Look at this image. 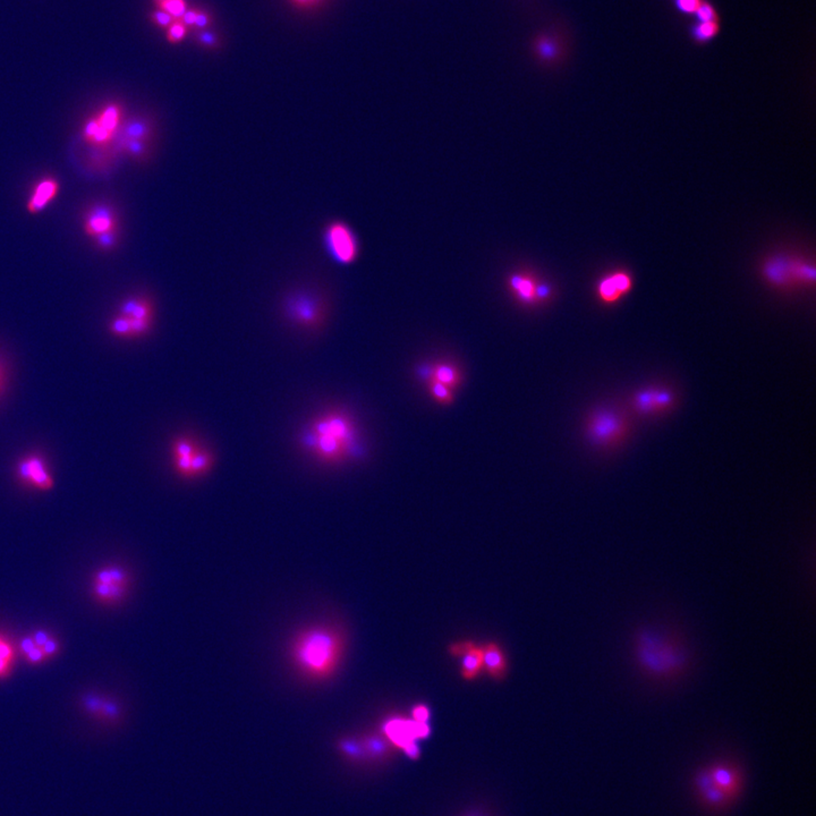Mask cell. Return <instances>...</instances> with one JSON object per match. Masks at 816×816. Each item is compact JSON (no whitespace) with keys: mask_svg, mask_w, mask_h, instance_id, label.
Returning a JSON list of instances; mask_svg holds the SVG:
<instances>
[{"mask_svg":"<svg viewBox=\"0 0 816 816\" xmlns=\"http://www.w3.org/2000/svg\"><path fill=\"white\" fill-rule=\"evenodd\" d=\"M632 657L636 669L648 680L666 684L684 677L692 653L679 635L662 626L639 627L633 636Z\"/></svg>","mask_w":816,"mask_h":816,"instance_id":"obj_1","label":"cell"},{"mask_svg":"<svg viewBox=\"0 0 816 816\" xmlns=\"http://www.w3.org/2000/svg\"><path fill=\"white\" fill-rule=\"evenodd\" d=\"M301 447L325 465H339L362 455L353 418L339 409L325 411L311 421L302 433Z\"/></svg>","mask_w":816,"mask_h":816,"instance_id":"obj_2","label":"cell"},{"mask_svg":"<svg viewBox=\"0 0 816 816\" xmlns=\"http://www.w3.org/2000/svg\"><path fill=\"white\" fill-rule=\"evenodd\" d=\"M344 650L341 636L327 627L309 629L295 639L293 660L311 678H328L337 669Z\"/></svg>","mask_w":816,"mask_h":816,"instance_id":"obj_3","label":"cell"},{"mask_svg":"<svg viewBox=\"0 0 816 816\" xmlns=\"http://www.w3.org/2000/svg\"><path fill=\"white\" fill-rule=\"evenodd\" d=\"M154 300L145 295H132L120 303L116 316L108 325L111 335L120 339H138L145 337L154 328Z\"/></svg>","mask_w":816,"mask_h":816,"instance_id":"obj_4","label":"cell"},{"mask_svg":"<svg viewBox=\"0 0 816 816\" xmlns=\"http://www.w3.org/2000/svg\"><path fill=\"white\" fill-rule=\"evenodd\" d=\"M327 301L314 289L294 291L285 298L283 312L286 319L307 330H316L327 318Z\"/></svg>","mask_w":816,"mask_h":816,"instance_id":"obj_5","label":"cell"},{"mask_svg":"<svg viewBox=\"0 0 816 816\" xmlns=\"http://www.w3.org/2000/svg\"><path fill=\"white\" fill-rule=\"evenodd\" d=\"M125 120L123 106L120 102H109L84 124V141L100 147V150H109Z\"/></svg>","mask_w":816,"mask_h":816,"instance_id":"obj_6","label":"cell"},{"mask_svg":"<svg viewBox=\"0 0 816 816\" xmlns=\"http://www.w3.org/2000/svg\"><path fill=\"white\" fill-rule=\"evenodd\" d=\"M131 576L120 565H107L99 568L92 576L91 594L95 601L104 605H117L129 593Z\"/></svg>","mask_w":816,"mask_h":816,"instance_id":"obj_7","label":"cell"},{"mask_svg":"<svg viewBox=\"0 0 816 816\" xmlns=\"http://www.w3.org/2000/svg\"><path fill=\"white\" fill-rule=\"evenodd\" d=\"M763 276L776 287H789L794 284L813 285L816 270L814 266L801 260L774 256L764 263Z\"/></svg>","mask_w":816,"mask_h":816,"instance_id":"obj_8","label":"cell"},{"mask_svg":"<svg viewBox=\"0 0 816 816\" xmlns=\"http://www.w3.org/2000/svg\"><path fill=\"white\" fill-rule=\"evenodd\" d=\"M15 474L22 484L38 491H51L55 487L46 459L35 452L25 455L16 463Z\"/></svg>","mask_w":816,"mask_h":816,"instance_id":"obj_9","label":"cell"},{"mask_svg":"<svg viewBox=\"0 0 816 816\" xmlns=\"http://www.w3.org/2000/svg\"><path fill=\"white\" fill-rule=\"evenodd\" d=\"M325 244L338 263L350 264L359 256V243L346 224L334 221L325 228Z\"/></svg>","mask_w":816,"mask_h":816,"instance_id":"obj_10","label":"cell"},{"mask_svg":"<svg viewBox=\"0 0 816 816\" xmlns=\"http://www.w3.org/2000/svg\"><path fill=\"white\" fill-rule=\"evenodd\" d=\"M626 431V422L612 409L594 413L587 423V436L596 445L607 446L618 441Z\"/></svg>","mask_w":816,"mask_h":816,"instance_id":"obj_11","label":"cell"},{"mask_svg":"<svg viewBox=\"0 0 816 816\" xmlns=\"http://www.w3.org/2000/svg\"><path fill=\"white\" fill-rule=\"evenodd\" d=\"M510 293L524 305H537L548 301L553 295V288L548 284L541 283L528 273L517 272L509 277Z\"/></svg>","mask_w":816,"mask_h":816,"instance_id":"obj_12","label":"cell"},{"mask_svg":"<svg viewBox=\"0 0 816 816\" xmlns=\"http://www.w3.org/2000/svg\"><path fill=\"white\" fill-rule=\"evenodd\" d=\"M158 134L157 120L149 115H138V116L126 118L120 132L115 138L113 147L116 149L118 145L129 140H145V141L156 142Z\"/></svg>","mask_w":816,"mask_h":816,"instance_id":"obj_13","label":"cell"},{"mask_svg":"<svg viewBox=\"0 0 816 816\" xmlns=\"http://www.w3.org/2000/svg\"><path fill=\"white\" fill-rule=\"evenodd\" d=\"M711 783L731 801L742 789V774L731 762H715L705 767Z\"/></svg>","mask_w":816,"mask_h":816,"instance_id":"obj_14","label":"cell"},{"mask_svg":"<svg viewBox=\"0 0 816 816\" xmlns=\"http://www.w3.org/2000/svg\"><path fill=\"white\" fill-rule=\"evenodd\" d=\"M120 228L118 213L109 204H97L90 208L84 215L83 229L88 236L95 240L102 234Z\"/></svg>","mask_w":816,"mask_h":816,"instance_id":"obj_15","label":"cell"},{"mask_svg":"<svg viewBox=\"0 0 816 816\" xmlns=\"http://www.w3.org/2000/svg\"><path fill=\"white\" fill-rule=\"evenodd\" d=\"M199 446V442L190 434H181L172 440L170 445L172 470L181 479L190 478V464Z\"/></svg>","mask_w":816,"mask_h":816,"instance_id":"obj_16","label":"cell"},{"mask_svg":"<svg viewBox=\"0 0 816 816\" xmlns=\"http://www.w3.org/2000/svg\"><path fill=\"white\" fill-rule=\"evenodd\" d=\"M633 288V278L627 271L607 273L596 284V295L605 304H614L628 294Z\"/></svg>","mask_w":816,"mask_h":816,"instance_id":"obj_17","label":"cell"},{"mask_svg":"<svg viewBox=\"0 0 816 816\" xmlns=\"http://www.w3.org/2000/svg\"><path fill=\"white\" fill-rule=\"evenodd\" d=\"M449 653L461 658V674L465 680H474L483 669L482 646L471 641L457 642L449 646Z\"/></svg>","mask_w":816,"mask_h":816,"instance_id":"obj_18","label":"cell"},{"mask_svg":"<svg viewBox=\"0 0 816 816\" xmlns=\"http://www.w3.org/2000/svg\"><path fill=\"white\" fill-rule=\"evenodd\" d=\"M564 42L555 32H541L534 38L532 50L537 60L546 65L560 62L564 56Z\"/></svg>","mask_w":816,"mask_h":816,"instance_id":"obj_19","label":"cell"},{"mask_svg":"<svg viewBox=\"0 0 816 816\" xmlns=\"http://www.w3.org/2000/svg\"><path fill=\"white\" fill-rule=\"evenodd\" d=\"M59 190L60 184L57 178L47 176L39 179L37 184L34 185L26 202V210L28 213L38 215L42 212L57 197Z\"/></svg>","mask_w":816,"mask_h":816,"instance_id":"obj_20","label":"cell"},{"mask_svg":"<svg viewBox=\"0 0 816 816\" xmlns=\"http://www.w3.org/2000/svg\"><path fill=\"white\" fill-rule=\"evenodd\" d=\"M672 402L674 395L671 391L658 388L641 390L636 393L634 398L636 411H639L642 414H652L664 411L667 408L671 407Z\"/></svg>","mask_w":816,"mask_h":816,"instance_id":"obj_21","label":"cell"},{"mask_svg":"<svg viewBox=\"0 0 816 816\" xmlns=\"http://www.w3.org/2000/svg\"><path fill=\"white\" fill-rule=\"evenodd\" d=\"M424 380L436 381L451 390L462 384V373L457 366L451 363H436L433 366H425L418 370Z\"/></svg>","mask_w":816,"mask_h":816,"instance_id":"obj_22","label":"cell"},{"mask_svg":"<svg viewBox=\"0 0 816 816\" xmlns=\"http://www.w3.org/2000/svg\"><path fill=\"white\" fill-rule=\"evenodd\" d=\"M695 788H696L701 801L708 805V807L724 808L731 801L718 788H715V785L710 780L709 776L706 774L705 769H702L697 772L696 776H695Z\"/></svg>","mask_w":816,"mask_h":816,"instance_id":"obj_23","label":"cell"},{"mask_svg":"<svg viewBox=\"0 0 816 816\" xmlns=\"http://www.w3.org/2000/svg\"><path fill=\"white\" fill-rule=\"evenodd\" d=\"M483 669L496 680H500L507 674V659L499 645L493 642L482 646Z\"/></svg>","mask_w":816,"mask_h":816,"instance_id":"obj_24","label":"cell"},{"mask_svg":"<svg viewBox=\"0 0 816 816\" xmlns=\"http://www.w3.org/2000/svg\"><path fill=\"white\" fill-rule=\"evenodd\" d=\"M83 708L90 715L100 717V718L113 719L120 715V709L116 703L109 700L108 697L95 694H88L83 696Z\"/></svg>","mask_w":816,"mask_h":816,"instance_id":"obj_25","label":"cell"},{"mask_svg":"<svg viewBox=\"0 0 816 816\" xmlns=\"http://www.w3.org/2000/svg\"><path fill=\"white\" fill-rule=\"evenodd\" d=\"M156 142L145 141V140H129L124 142L115 149L118 154H124L131 159L138 163H145L150 161L154 157Z\"/></svg>","mask_w":816,"mask_h":816,"instance_id":"obj_26","label":"cell"},{"mask_svg":"<svg viewBox=\"0 0 816 816\" xmlns=\"http://www.w3.org/2000/svg\"><path fill=\"white\" fill-rule=\"evenodd\" d=\"M363 749L368 758L384 760L393 753V744L386 736L370 735L362 740Z\"/></svg>","mask_w":816,"mask_h":816,"instance_id":"obj_27","label":"cell"},{"mask_svg":"<svg viewBox=\"0 0 816 816\" xmlns=\"http://www.w3.org/2000/svg\"><path fill=\"white\" fill-rule=\"evenodd\" d=\"M181 21L190 28V32L203 31L211 28L213 24V16L211 13L201 7H190L181 16Z\"/></svg>","mask_w":816,"mask_h":816,"instance_id":"obj_28","label":"cell"},{"mask_svg":"<svg viewBox=\"0 0 816 816\" xmlns=\"http://www.w3.org/2000/svg\"><path fill=\"white\" fill-rule=\"evenodd\" d=\"M213 464H215V456L212 454V451L209 448H206V446H199L197 454L194 456L193 461L190 464L188 480L199 479V478L206 475L211 471Z\"/></svg>","mask_w":816,"mask_h":816,"instance_id":"obj_29","label":"cell"},{"mask_svg":"<svg viewBox=\"0 0 816 816\" xmlns=\"http://www.w3.org/2000/svg\"><path fill=\"white\" fill-rule=\"evenodd\" d=\"M720 32V22L696 21L692 25L691 37L697 44H706Z\"/></svg>","mask_w":816,"mask_h":816,"instance_id":"obj_30","label":"cell"},{"mask_svg":"<svg viewBox=\"0 0 816 816\" xmlns=\"http://www.w3.org/2000/svg\"><path fill=\"white\" fill-rule=\"evenodd\" d=\"M15 646L6 636L0 634V679H5L10 675L15 662Z\"/></svg>","mask_w":816,"mask_h":816,"instance_id":"obj_31","label":"cell"},{"mask_svg":"<svg viewBox=\"0 0 816 816\" xmlns=\"http://www.w3.org/2000/svg\"><path fill=\"white\" fill-rule=\"evenodd\" d=\"M30 636H31L34 644L41 648L47 660L51 659L58 653L59 648H60L58 639H56L55 636L51 635L50 633L40 629V630L32 633Z\"/></svg>","mask_w":816,"mask_h":816,"instance_id":"obj_32","label":"cell"},{"mask_svg":"<svg viewBox=\"0 0 816 816\" xmlns=\"http://www.w3.org/2000/svg\"><path fill=\"white\" fill-rule=\"evenodd\" d=\"M19 654L24 658L25 661L31 664H41V663L46 662L48 660L44 657L42 651L40 648H38L37 645L34 644L32 641L31 636L28 635L24 639L19 642Z\"/></svg>","mask_w":816,"mask_h":816,"instance_id":"obj_33","label":"cell"},{"mask_svg":"<svg viewBox=\"0 0 816 816\" xmlns=\"http://www.w3.org/2000/svg\"><path fill=\"white\" fill-rule=\"evenodd\" d=\"M165 31H166L167 42L170 43L172 46H176L186 39L190 33V28L181 19H177L172 22Z\"/></svg>","mask_w":816,"mask_h":816,"instance_id":"obj_34","label":"cell"},{"mask_svg":"<svg viewBox=\"0 0 816 816\" xmlns=\"http://www.w3.org/2000/svg\"><path fill=\"white\" fill-rule=\"evenodd\" d=\"M193 39L197 46L206 50L219 49L222 44L220 35L210 31L209 28L203 30V31L193 32Z\"/></svg>","mask_w":816,"mask_h":816,"instance_id":"obj_35","label":"cell"},{"mask_svg":"<svg viewBox=\"0 0 816 816\" xmlns=\"http://www.w3.org/2000/svg\"><path fill=\"white\" fill-rule=\"evenodd\" d=\"M157 10H163L172 16V19H181L186 10L190 8L188 0H163L161 3L154 5Z\"/></svg>","mask_w":816,"mask_h":816,"instance_id":"obj_36","label":"cell"},{"mask_svg":"<svg viewBox=\"0 0 816 816\" xmlns=\"http://www.w3.org/2000/svg\"><path fill=\"white\" fill-rule=\"evenodd\" d=\"M427 386H429L430 393L432 395L433 398L440 404L447 405L454 400V393L450 388L446 387L443 384L436 382V381H429Z\"/></svg>","mask_w":816,"mask_h":816,"instance_id":"obj_37","label":"cell"},{"mask_svg":"<svg viewBox=\"0 0 816 816\" xmlns=\"http://www.w3.org/2000/svg\"><path fill=\"white\" fill-rule=\"evenodd\" d=\"M120 237V228H117L114 231H108V233L102 234L100 236L95 237V240L99 249L102 251H111L118 245Z\"/></svg>","mask_w":816,"mask_h":816,"instance_id":"obj_38","label":"cell"},{"mask_svg":"<svg viewBox=\"0 0 816 816\" xmlns=\"http://www.w3.org/2000/svg\"><path fill=\"white\" fill-rule=\"evenodd\" d=\"M696 21L700 22H720L719 17L718 10L715 8L711 3L704 0L702 5L699 7V10L694 14Z\"/></svg>","mask_w":816,"mask_h":816,"instance_id":"obj_39","label":"cell"},{"mask_svg":"<svg viewBox=\"0 0 816 816\" xmlns=\"http://www.w3.org/2000/svg\"><path fill=\"white\" fill-rule=\"evenodd\" d=\"M294 10L300 12H313L325 6L329 0H286Z\"/></svg>","mask_w":816,"mask_h":816,"instance_id":"obj_40","label":"cell"},{"mask_svg":"<svg viewBox=\"0 0 816 816\" xmlns=\"http://www.w3.org/2000/svg\"><path fill=\"white\" fill-rule=\"evenodd\" d=\"M149 19H150V21L152 22V24L156 25L157 28H163V30H166L169 25L172 24V22L175 21V19H172V16L169 15V14H167L166 12L157 10V8H154V10L150 13Z\"/></svg>","mask_w":816,"mask_h":816,"instance_id":"obj_41","label":"cell"},{"mask_svg":"<svg viewBox=\"0 0 816 816\" xmlns=\"http://www.w3.org/2000/svg\"><path fill=\"white\" fill-rule=\"evenodd\" d=\"M704 0H674L677 10L686 15H694Z\"/></svg>","mask_w":816,"mask_h":816,"instance_id":"obj_42","label":"cell"},{"mask_svg":"<svg viewBox=\"0 0 816 816\" xmlns=\"http://www.w3.org/2000/svg\"><path fill=\"white\" fill-rule=\"evenodd\" d=\"M411 715H413L414 721L421 722V724H427V719L430 717V711L427 709V706L416 705L414 706V709L411 711Z\"/></svg>","mask_w":816,"mask_h":816,"instance_id":"obj_43","label":"cell"},{"mask_svg":"<svg viewBox=\"0 0 816 816\" xmlns=\"http://www.w3.org/2000/svg\"><path fill=\"white\" fill-rule=\"evenodd\" d=\"M5 384H6V370H5L3 363L0 362V393H3Z\"/></svg>","mask_w":816,"mask_h":816,"instance_id":"obj_44","label":"cell"},{"mask_svg":"<svg viewBox=\"0 0 816 816\" xmlns=\"http://www.w3.org/2000/svg\"><path fill=\"white\" fill-rule=\"evenodd\" d=\"M161 1H163V0H154V5H157V3H161Z\"/></svg>","mask_w":816,"mask_h":816,"instance_id":"obj_45","label":"cell"},{"mask_svg":"<svg viewBox=\"0 0 816 816\" xmlns=\"http://www.w3.org/2000/svg\"><path fill=\"white\" fill-rule=\"evenodd\" d=\"M466 816H482L481 814H468Z\"/></svg>","mask_w":816,"mask_h":816,"instance_id":"obj_46","label":"cell"}]
</instances>
